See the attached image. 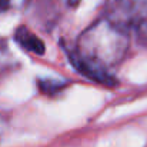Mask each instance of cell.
Segmentation results:
<instances>
[{
  "instance_id": "8992f818",
  "label": "cell",
  "mask_w": 147,
  "mask_h": 147,
  "mask_svg": "<svg viewBox=\"0 0 147 147\" xmlns=\"http://www.w3.org/2000/svg\"><path fill=\"white\" fill-rule=\"evenodd\" d=\"M79 1H80V0H67V3H69L70 6H77Z\"/></svg>"
},
{
  "instance_id": "5b68a950",
  "label": "cell",
  "mask_w": 147,
  "mask_h": 147,
  "mask_svg": "<svg viewBox=\"0 0 147 147\" xmlns=\"http://www.w3.org/2000/svg\"><path fill=\"white\" fill-rule=\"evenodd\" d=\"M14 6V0H0V13L7 11Z\"/></svg>"
},
{
  "instance_id": "52a82bcc",
  "label": "cell",
  "mask_w": 147,
  "mask_h": 147,
  "mask_svg": "<svg viewBox=\"0 0 147 147\" xmlns=\"http://www.w3.org/2000/svg\"><path fill=\"white\" fill-rule=\"evenodd\" d=\"M1 131H3V120L0 119V134H1Z\"/></svg>"
},
{
  "instance_id": "3957f363",
  "label": "cell",
  "mask_w": 147,
  "mask_h": 147,
  "mask_svg": "<svg viewBox=\"0 0 147 147\" xmlns=\"http://www.w3.org/2000/svg\"><path fill=\"white\" fill-rule=\"evenodd\" d=\"M16 42L27 51H32L34 54H43L45 53V45L43 42L34 36L27 27H19L16 30Z\"/></svg>"
},
{
  "instance_id": "277c9868",
  "label": "cell",
  "mask_w": 147,
  "mask_h": 147,
  "mask_svg": "<svg viewBox=\"0 0 147 147\" xmlns=\"http://www.w3.org/2000/svg\"><path fill=\"white\" fill-rule=\"evenodd\" d=\"M64 86V84H60V82H53V80H46V82H42L40 83V87L45 93H51V89L56 87L57 90H60V87Z\"/></svg>"
},
{
  "instance_id": "6da1fadb",
  "label": "cell",
  "mask_w": 147,
  "mask_h": 147,
  "mask_svg": "<svg viewBox=\"0 0 147 147\" xmlns=\"http://www.w3.org/2000/svg\"><path fill=\"white\" fill-rule=\"evenodd\" d=\"M129 43V32L109 17H103L80 34L71 57L80 73L110 84L114 82L110 71L123 61Z\"/></svg>"
},
{
  "instance_id": "7a4b0ae2",
  "label": "cell",
  "mask_w": 147,
  "mask_h": 147,
  "mask_svg": "<svg viewBox=\"0 0 147 147\" xmlns=\"http://www.w3.org/2000/svg\"><path fill=\"white\" fill-rule=\"evenodd\" d=\"M110 20L147 36V0H107Z\"/></svg>"
}]
</instances>
